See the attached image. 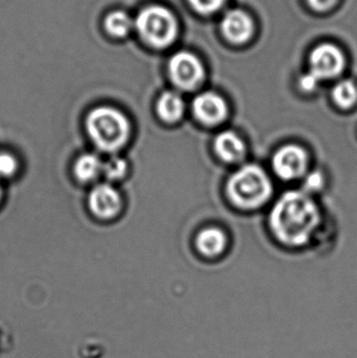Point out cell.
<instances>
[{
	"instance_id": "cell-1",
	"label": "cell",
	"mask_w": 357,
	"mask_h": 358,
	"mask_svg": "<svg viewBox=\"0 0 357 358\" xmlns=\"http://www.w3.org/2000/svg\"><path fill=\"white\" fill-rule=\"evenodd\" d=\"M320 221L314 200L302 192H289L276 202L270 213V227L276 237L287 245L305 244Z\"/></svg>"
},
{
	"instance_id": "cell-2",
	"label": "cell",
	"mask_w": 357,
	"mask_h": 358,
	"mask_svg": "<svg viewBox=\"0 0 357 358\" xmlns=\"http://www.w3.org/2000/svg\"><path fill=\"white\" fill-rule=\"evenodd\" d=\"M86 130L99 150L115 153L125 146L131 134L129 120L119 109L100 106L86 117Z\"/></svg>"
},
{
	"instance_id": "cell-3",
	"label": "cell",
	"mask_w": 357,
	"mask_h": 358,
	"mask_svg": "<svg viewBox=\"0 0 357 358\" xmlns=\"http://www.w3.org/2000/svg\"><path fill=\"white\" fill-rule=\"evenodd\" d=\"M270 179L262 168L247 165L231 176L228 194L236 206L256 208L268 201L272 195Z\"/></svg>"
},
{
	"instance_id": "cell-4",
	"label": "cell",
	"mask_w": 357,
	"mask_h": 358,
	"mask_svg": "<svg viewBox=\"0 0 357 358\" xmlns=\"http://www.w3.org/2000/svg\"><path fill=\"white\" fill-rule=\"evenodd\" d=\"M134 29L149 46L165 48L175 40L177 21L168 8L154 4L146 6L136 15Z\"/></svg>"
},
{
	"instance_id": "cell-5",
	"label": "cell",
	"mask_w": 357,
	"mask_h": 358,
	"mask_svg": "<svg viewBox=\"0 0 357 358\" xmlns=\"http://www.w3.org/2000/svg\"><path fill=\"white\" fill-rule=\"evenodd\" d=\"M172 81L182 90H193L203 79V67L195 55L188 52H176L169 61Z\"/></svg>"
},
{
	"instance_id": "cell-6",
	"label": "cell",
	"mask_w": 357,
	"mask_h": 358,
	"mask_svg": "<svg viewBox=\"0 0 357 358\" xmlns=\"http://www.w3.org/2000/svg\"><path fill=\"white\" fill-rule=\"evenodd\" d=\"M310 73L319 80L333 79L341 75L345 66L343 52L333 44H321L312 52Z\"/></svg>"
},
{
	"instance_id": "cell-7",
	"label": "cell",
	"mask_w": 357,
	"mask_h": 358,
	"mask_svg": "<svg viewBox=\"0 0 357 358\" xmlns=\"http://www.w3.org/2000/svg\"><path fill=\"white\" fill-rule=\"evenodd\" d=\"M308 166L307 153L301 147L289 145L279 149L272 159V168L279 178L293 180L301 178Z\"/></svg>"
},
{
	"instance_id": "cell-8",
	"label": "cell",
	"mask_w": 357,
	"mask_h": 358,
	"mask_svg": "<svg viewBox=\"0 0 357 358\" xmlns=\"http://www.w3.org/2000/svg\"><path fill=\"white\" fill-rule=\"evenodd\" d=\"M90 210L99 218L110 219L117 216L122 208L119 191L108 183H101L90 192L88 198Z\"/></svg>"
},
{
	"instance_id": "cell-9",
	"label": "cell",
	"mask_w": 357,
	"mask_h": 358,
	"mask_svg": "<svg viewBox=\"0 0 357 358\" xmlns=\"http://www.w3.org/2000/svg\"><path fill=\"white\" fill-rule=\"evenodd\" d=\"M195 117L205 125H217L228 115L226 101L214 92H203L193 103Z\"/></svg>"
},
{
	"instance_id": "cell-10",
	"label": "cell",
	"mask_w": 357,
	"mask_h": 358,
	"mask_svg": "<svg viewBox=\"0 0 357 358\" xmlns=\"http://www.w3.org/2000/svg\"><path fill=\"white\" fill-rule=\"evenodd\" d=\"M221 31L228 41L245 43L253 35V20L243 10H230L222 19Z\"/></svg>"
},
{
	"instance_id": "cell-11",
	"label": "cell",
	"mask_w": 357,
	"mask_h": 358,
	"mask_svg": "<svg viewBox=\"0 0 357 358\" xmlns=\"http://www.w3.org/2000/svg\"><path fill=\"white\" fill-rule=\"evenodd\" d=\"M215 150L220 159L228 163L240 161L245 157L243 141L232 131L221 132L215 140Z\"/></svg>"
},
{
	"instance_id": "cell-12",
	"label": "cell",
	"mask_w": 357,
	"mask_h": 358,
	"mask_svg": "<svg viewBox=\"0 0 357 358\" xmlns=\"http://www.w3.org/2000/svg\"><path fill=\"white\" fill-rule=\"evenodd\" d=\"M184 111V100L176 92H163L159 99L157 113L163 121L167 123H175L182 119Z\"/></svg>"
},
{
	"instance_id": "cell-13",
	"label": "cell",
	"mask_w": 357,
	"mask_h": 358,
	"mask_svg": "<svg viewBox=\"0 0 357 358\" xmlns=\"http://www.w3.org/2000/svg\"><path fill=\"white\" fill-rule=\"evenodd\" d=\"M197 248L205 256L215 257L224 252L226 245V237L224 231L211 227L203 229L197 237Z\"/></svg>"
},
{
	"instance_id": "cell-14",
	"label": "cell",
	"mask_w": 357,
	"mask_h": 358,
	"mask_svg": "<svg viewBox=\"0 0 357 358\" xmlns=\"http://www.w3.org/2000/svg\"><path fill=\"white\" fill-rule=\"evenodd\" d=\"M104 29L110 37L122 39L134 29V20L124 10H112L105 17Z\"/></svg>"
},
{
	"instance_id": "cell-15",
	"label": "cell",
	"mask_w": 357,
	"mask_h": 358,
	"mask_svg": "<svg viewBox=\"0 0 357 358\" xmlns=\"http://www.w3.org/2000/svg\"><path fill=\"white\" fill-rule=\"evenodd\" d=\"M103 162L94 153L81 155L75 164V176L83 182L94 180L103 172Z\"/></svg>"
},
{
	"instance_id": "cell-16",
	"label": "cell",
	"mask_w": 357,
	"mask_h": 358,
	"mask_svg": "<svg viewBox=\"0 0 357 358\" xmlns=\"http://www.w3.org/2000/svg\"><path fill=\"white\" fill-rule=\"evenodd\" d=\"M333 96L337 106L350 109L357 104V86L350 80H343L335 86Z\"/></svg>"
},
{
	"instance_id": "cell-17",
	"label": "cell",
	"mask_w": 357,
	"mask_h": 358,
	"mask_svg": "<svg viewBox=\"0 0 357 358\" xmlns=\"http://www.w3.org/2000/svg\"><path fill=\"white\" fill-rule=\"evenodd\" d=\"M127 171V164L121 157H111L108 161L103 164V172L105 178L109 180H119Z\"/></svg>"
},
{
	"instance_id": "cell-18",
	"label": "cell",
	"mask_w": 357,
	"mask_h": 358,
	"mask_svg": "<svg viewBox=\"0 0 357 358\" xmlns=\"http://www.w3.org/2000/svg\"><path fill=\"white\" fill-rule=\"evenodd\" d=\"M16 170V159L10 153L0 152V178H10Z\"/></svg>"
},
{
	"instance_id": "cell-19",
	"label": "cell",
	"mask_w": 357,
	"mask_h": 358,
	"mask_svg": "<svg viewBox=\"0 0 357 358\" xmlns=\"http://www.w3.org/2000/svg\"><path fill=\"white\" fill-rule=\"evenodd\" d=\"M226 0H189L191 6L203 14H210L221 8Z\"/></svg>"
},
{
	"instance_id": "cell-20",
	"label": "cell",
	"mask_w": 357,
	"mask_h": 358,
	"mask_svg": "<svg viewBox=\"0 0 357 358\" xmlns=\"http://www.w3.org/2000/svg\"><path fill=\"white\" fill-rule=\"evenodd\" d=\"M323 182H324V179H323L322 174L316 171L312 172L306 178L305 187L308 191H318L322 187Z\"/></svg>"
},
{
	"instance_id": "cell-21",
	"label": "cell",
	"mask_w": 357,
	"mask_h": 358,
	"mask_svg": "<svg viewBox=\"0 0 357 358\" xmlns=\"http://www.w3.org/2000/svg\"><path fill=\"white\" fill-rule=\"evenodd\" d=\"M319 81L320 80L314 75V73H308L306 75H304L303 77L301 78V86L304 90L306 92H312L314 88L318 85Z\"/></svg>"
},
{
	"instance_id": "cell-22",
	"label": "cell",
	"mask_w": 357,
	"mask_h": 358,
	"mask_svg": "<svg viewBox=\"0 0 357 358\" xmlns=\"http://www.w3.org/2000/svg\"><path fill=\"white\" fill-rule=\"evenodd\" d=\"M337 0H308V3L314 10L324 12L335 6Z\"/></svg>"
},
{
	"instance_id": "cell-23",
	"label": "cell",
	"mask_w": 357,
	"mask_h": 358,
	"mask_svg": "<svg viewBox=\"0 0 357 358\" xmlns=\"http://www.w3.org/2000/svg\"><path fill=\"white\" fill-rule=\"evenodd\" d=\"M1 196H2V187H1V185H0V199H1Z\"/></svg>"
}]
</instances>
